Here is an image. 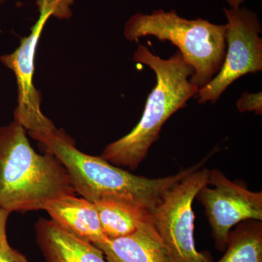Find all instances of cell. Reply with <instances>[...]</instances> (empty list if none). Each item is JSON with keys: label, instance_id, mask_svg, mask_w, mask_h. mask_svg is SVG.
<instances>
[{"label": "cell", "instance_id": "18", "mask_svg": "<svg viewBox=\"0 0 262 262\" xmlns=\"http://www.w3.org/2000/svg\"><path fill=\"white\" fill-rule=\"evenodd\" d=\"M5 1V0H0V4H3V3H4Z\"/></svg>", "mask_w": 262, "mask_h": 262}, {"label": "cell", "instance_id": "2", "mask_svg": "<svg viewBox=\"0 0 262 262\" xmlns=\"http://www.w3.org/2000/svg\"><path fill=\"white\" fill-rule=\"evenodd\" d=\"M27 134L15 120L0 127V208L10 213L44 211L57 198L76 194L61 161L38 154Z\"/></svg>", "mask_w": 262, "mask_h": 262}, {"label": "cell", "instance_id": "5", "mask_svg": "<svg viewBox=\"0 0 262 262\" xmlns=\"http://www.w3.org/2000/svg\"><path fill=\"white\" fill-rule=\"evenodd\" d=\"M39 16L31 33L20 40L16 50L0 57L2 63L13 71L18 87V106L14 111L15 121L18 122L39 144L56 135L61 130L42 113V96L33 83L34 56L39 37L50 17L63 18L65 7L61 0H37Z\"/></svg>", "mask_w": 262, "mask_h": 262}, {"label": "cell", "instance_id": "7", "mask_svg": "<svg viewBox=\"0 0 262 262\" xmlns=\"http://www.w3.org/2000/svg\"><path fill=\"white\" fill-rule=\"evenodd\" d=\"M224 12L228 21L227 51L220 72L196 94L201 104L208 101L214 103L239 77L262 70L261 27L257 14L246 8H224Z\"/></svg>", "mask_w": 262, "mask_h": 262}, {"label": "cell", "instance_id": "14", "mask_svg": "<svg viewBox=\"0 0 262 262\" xmlns=\"http://www.w3.org/2000/svg\"><path fill=\"white\" fill-rule=\"evenodd\" d=\"M237 107L239 113L254 112L256 115L262 114V94L261 92L244 93L237 101Z\"/></svg>", "mask_w": 262, "mask_h": 262}, {"label": "cell", "instance_id": "3", "mask_svg": "<svg viewBox=\"0 0 262 262\" xmlns=\"http://www.w3.org/2000/svg\"><path fill=\"white\" fill-rule=\"evenodd\" d=\"M133 59L154 71L156 85L148 96L144 113L136 127L121 139L108 144L101 157L115 166L135 170L159 137L165 122L185 107L199 88L190 82L192 67L179 51L165 60L139 45Z\"/></svg>", "mask_w": 262, "mask_h": 262}, {"label": "cell", "instance_id": "8", "mask_svg": "<svg viewBox=\"0 0 262 262\" xmlns=\"http://www.w3.org/2000/svg\"><path fill=\"white\" fill-rule=\"evenodd\" d=\"M204 206L217 249L223 251L234 226L247 220L262 221V192H252L229 180L217 169L210 170L208 185L196 196Z\"/></svg>", "mask_w": 262, "mask_h": 262}, {"label": "cell", "instance_id": "4", "mask_svg": "<svg viewBox=\"0 0 262 262\" xmlns=\"http://www.w3.org/2000/svg\"><path fill=\"white\" fill-rule=\"evenodd\" d=\"M227 24L217 25L208 20L182 18L175 10H157L151 14L136 13L127 20L124 35L130 42L154 36L179 48L183 58L193 69L190 82L199 89L220 72L227 51Z\"/></svg>", "mask_w": 262, "mask_h": 262}, {"label": "cell", "instance_id": "9", "mask_svg": "<svg viewBox=\"0 0 262 262\" xmlns=\"http://www.w3.org/2000/svg\"><path fill=\"white\" fill-rule=\"evenodd\" d=\"M34 230L44 262H107L99 248L69 233L51 220L39 219Z\"/></svg>", "mask_w": 262, "mask_h": 262}, {"label": "cell", "instance_id": "13", "mask_svg": "<svg viewBox=\"0 0 262 262\" xmlns=\"http://www.w3.org/2000/svg\"><path fill=\"white\" fill-rule=\"evenodd\" d=\"M227 251L217 262H262V223L247 220L228 234Z\"/></svg>", "mask_w": 262, "mask_h": 262}, {"label": "cell", "instance_id": "1", "mask_svg": "<svg viewBox=\"0 0 262 262\" xmlns=\"http://www.w3.org/2000/svg\"><path fill=\"white\" fill-rule=\"evenodd\" d=\"M40 144L45 152L55 155L63 164L76 194L93 203L102 200L125 202L150 213L170 188L202 168L205 160L174 175L149 179L134 175L101 157L82 152L63 130Z\"/></svg>", "mask_w": 262, "mask_h": 262}, {"label": "cell", "instance_id": "12", "mask_svg": "<svg viewBox=\"0 0 262 262\" xmlns=\"http://www.w3.org/2000/svg\"><path fill=\"white\" fill-rule=\"evenodd\" d=\"M107 238H117L135 232L151 218V213L125 202L102 200L94 203Z\"/></svg>", "mask_w": 262, "mask_h": 262}, {"label": "cell", "instance_id": "11", "mask_svg": "<svg viewBox=\"0 0 262 262\" xmlns=\"http://www.w3.org/2000/svg\"><path fill=\"white\" fill-rule=\"evenodd\" d=\"M44 211L63 230L95 246L107 239L94 203L83 198L69 194L57 198L48 203Z\"/></svg>", "mask_w": 262, "mask_h": 262}, {"label": "cell", "instance_id": "10", "mask_svg": "<svg viewBox=\"0 0 262 262\" xmlns=\"http://www.w3.org/2000/svg\"><path fill=\"white\" fill-rule=\"evenodd\" d=\"M107 262H171L151 218L135 232L97 245Z\"/></svg>", "mask_w": 262, "mask_h": 262}, {"label": "cell", "instance_id": "6", "mask_svg": "<svg viewBox=\"0 0 262 262\" xmlns=\"http://www.w3.org/2000/svg\"><path fill=\"white\" fill-rule=\"evenodd\" d=\"M210 170L199 168L165 193L151 213V220L166 246L171 262H212L196 249L192 204L208 185Z\"/></svg>", "mask_w": 262, "mask_h": 262}, {"label": "cell", "instance_id": "17", "mask_svg": "<svg viewBox=\"0 0 262 262\" xmlns=\"http://www.w3.org/2000/svg\"><path fill=\"white\" fill-rule=\"evenodd\" d=\"M227 1L230 5L232 9L237 10L239 9V6L244 3L245 0H227Z\"/></svg>", "mask_w": 262, "mask_h": 262}, {"label": "cell", "instance_id": "15", "mask_svg": "<svg viewBox=\"0 0 262 262\" xmlns=\"http://www.w3.org/2000/svg\"><path fill=\"white\" fill-rule=\"evenodd\" d=\"M0 262H29L28 258L18 250L11 247L8 238L0 246Z\"/></svg>", "mask_w": 262, "mask_h": 262}, {"label": "cell", "instance_id": "16", "mask_svg": "<svg viewBox=\"0 0 262 262\" xmlns=\"http://www.w3.org/2000/svg\"><path fill=\"white\" fill-rule=\"evenodd\" d=\"M10 215V212L0 208V246L7 237V225Z\"/></svg>", "mask_w": 262, "mask_h": 262}]
</instances>
